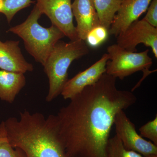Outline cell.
Returning a JSON list of instances; mask_svg holds the SVG:
<instances>
[{
  "instance_id": "cell-19",
  "label": "cell",
  "mask_w": 157,
  "mask_h": 157,
  "mask_svg": "<svg viewBox=\"0 0 157 157\" xmlns=\"http://www.w3.org/2000/svg\"><path fill=\"white\" fill-rule=\"evenodd\" d=\"M140 135L151 140L157 146V116L154 119L142 126L140 129Z\"/></svg>"
},
{
  "instance_id": "cell-16",
  "label": "cell",
  "mask_w": 157,
  "mask_h": 157,
  "mask_svg": "<svg viewBox=\"0 0 157 157\" xmlns=\"http://www.w3.org/2000/svg\"><path fill=\"white\" fill-rule=\"evenodd\" d=\"M106 157H144L132 151L128 150L123 145L119 138L115 135L109 138L106 149Z\"/></svg>"
},
{
  "instance_id": "cell-8",
  "label": "cell",
  "mask_w": 157,
  "mask_h": 157,
  "mask_svg": "<svg viewBox=\"0 0 157 157\" xmlns=\"http://www.w3.org/2000/svg\"><path fill=\"white\" fill-rule=\"evenodd\" d=\"M140 43L150 47L157 58V28L143 19L136 21L117 37V44L128 51L137 52Z\"/></svg>"
},
{
  "instance_id": "cell-1",
  "label": "cell",
  "mask_w": 157,
  "mask_h": 157,
  "mask_svg": "<svg viewBox=\"0 0 157 157\" xmlns=\"http://www.w3.org/2000/svg\"><path fill=\"white\" fill-rule=\"evenodd\" d=\"M116 83V78L104 73L55 115L67 157H106L116 115L137 100L132 91L118 89Z\"/></svg>"
},
{
  "instance_id": "cell-7",
  "label": "cell",
  "mask_w": 157,
  "mask_h": 157,
  "mask_svg": "<svg viewBox=\"0 0 157 157\" xmlns=\"http://www.w3.org/2000/svg\"><path fill=\"white\" fill-rule=\"evenodd\" d=\"M36 5L42 14L50 20L71 41L78 40L76 27L73 22L71 0H36Z\"/></svg>"
},
{
  "instance_id": "cell-6",
  "label": "cell",
  "mask_w": 157,
  "mask_h": 157,
  "mask_svg": "<svg viewBox=\"0 0 157 157\" xmlns=\"http://www.w3.org/2000/svg\"><path fill=\"white\" fill-rule=\"evenodd\" d=\"M113 125L116 135L126 149L136 152L144 157H157V146L138 135L135 125L124 110H121L116 114Z\"/></svg>"
},
{
  "instance_id": "cell-20",
  "label": "cell",
  "mask_w": 157,
  "mask_h": 157,
  "mask_svg": "<svg viewBox=\"0 0 157 157\" xmlns=\"http://www.w3.org/2000/svg\"><path fill=\"white\" fill-rule=\"evenodd\" d=\"M143 20L151 25L157 28V0H152Z\"/></svg>"
},
{
  "instance_id": "cell-5",
  "label": "cell",
  "mask_w": 157,
  "mask_h": 157,
  "mask_svg": "<svg viewBox=\"0 0 157 157\" xmlns=\"http://www.w3.org/2000/svg\"><path fill=\"white\" fill-rule=\"evenodd\" d=\"M149 49L142 52H132L121 48L117 44L109 45L107 48L109 60L106 64V73L115 78L123 79L138 71L143 72L142 79L133 88L138 87L141 82L151 73L152 59L148 55Z\"/></svg>"
},
{
  "instance_id": "cell-9",
  "label": "cell",
  "mask_w": 157,
  "mask_h": 157,
  "mask_svg": "<svg viewBox=\"0 0 157 157\" xmlns=\"http://www.w3.org/2000/svg\"><path fill=\"white\" fill-rule=\"evenodd\" d=\"M109 60L108 54H104L94 64L68 79L61 94L63 99L70 100L86 87L97 82L102 75L106 73V64Z\"/></svg>"
},
{
  "instance_id": "cell-10",
  "label": "cell",
  "mask_w": 157,
  "mask_h": 157,
  "mask_svg": "<svg viewBox=\"0 0 157 157\" xmlns=\"http://www.w3.org/2000/svg\"><path fill=\"white\" fill-rule=\"evenodd\" d=\"M152 0H123L109 29V35L117 36L147 10Z\"/></svg>"
},
{
  "instance_id": "cell-12",
  "label": "cell",
  "mask_w": 157,
  "mask_h": 157,
  "mask_svg": "<svg viewBox=\"0 0 157 157\" xmlns=\"http://www.w3.org/2000/svg\"><path fill=\"white\" fill-rule=\"evenodd\" d=\"M72 9L78 39L85 41L90 31L101 25L93 0H74Z\"/></svg>"
},
{
  "instance_id": "cell-4",
  "label": "cell",
  "mask_w": 157,
  "mask_h": 157,
  "mask_svg": "<svg viewBox=\"0 0 157 157\" xmlns=\"http://www.w3.org/2000/svg\"><path fill=\"white\" fill-rule=\"evenodd\" d=\"M89 52L87 44L81 39L70 42L59 40L57 42L43 66L49 83L47 102H52L61 95L69 79L68 70L73 61Z\"/></svg>"
},
{
  "instance_id": "cell-11",
  "label": "cell",
  "mask_w": 157,
  "mask_h": 157,
  "mask_svg": "<svg viewBox=\"0 0 157 157\" xmlns=\"http://www.w3.org/2000/svg\"><path fill=\"white\" fill-rule=\"evenodd\" d=\"M19 43L18 41H0L1 70L23 74L33 70V66L23 55Z\"/></svg>"
},
{
  "instance_id": "cell-18",
  "label": "cell",
  "mask_w": 157,
  "mask_h": 157,
  "mask_svg": "<svg viewBox=\"0 0 157 157\" xmlns=\"http://www.w3.org/2000/svg\"><path fill=\"white\" fill-rule=\"evenodd\" d=\"M109 35V30L100 25L90 31L85 41L88 46L97 48L107 40Z\"/></svg>"
},
{
  "instance_id": "cell-13",
  "label": "cell",
  "mask_w": 157,
  "mask_h": 157,
  "mask_svg": "<svg viewBox=\"0 0 157 157\" xmlns=\"http://www.w3.org/2000/svg\"><path fill=\"white\" fill-rule=\"evenodd\" d=\"M26 83L23 73L0 69V100L12 104Z\"/></svg>"
},
{
  "instance_id": "cell-17",
  "label": "cell",
  "mask_w": 157,
  "mask_h": 157,
  "mask_svg": "<svg viewBox=\"0 0 157 157\" xmlns=\"http://www.w3.org/2000/svg\"><path fill=\"white\" fill-rule=\"evenodd\" d=\"M0 157H27L21 149L13 147L10 144L4 121L0 124Z\"/></svg>"
},
{
  "instance_id": "cell-2",
  "label": "cell",
  "mask_w": 157,
  "mask_h": 157,
  "mask_svg": "<svg viewBox=\"0 0 157 157\" xmlns=\"http://www.w3.org/2000/svg\"><path fill=\"white\" fill-rule=\"evenodd\" d=\"M7 138L13 147H18L27 157H67L61 142L55 115L47 117L27 109L20 112L19 119L4 121Z\"/></svg>"
},
{
  "instance_id": "cell-14",
  "label": "cell",
  "mask_w": 157,
  "mask_h": 157,
  "mask_svg": "<svg viewBox=\"0 0 157 157\" xmlns=\"http://www.w3.org/2000/svg\"><path fill=\"white\" fill-rule=\"evenodd\" d=\"M123 0H93L101 25L109 30Z\"/></svg>"
},
{
  "instance_id": "cell-15",
  "label": "cell",
  "mask_w": 157,
  "mask_h": 157,
  "mask_svg": "<svg viewBox=\"0 0 157 157\" xmlns=\"http://www.w3.org/2000/svg\"><path fill=\"white\" fill-rule=\"evenodd\" d=\"M34 2L32 0H0V13L6 16L9 24L17 12Z\"/></svg>"
},
{
  "instance_id": "cell-21",
  "label": "cell",
  "mask_w": 157,
  "mask_h": 157,
  "mask_svg": "<svg viewBox=\"0 0 157 157\" xmlns=\"http://www.w3.org/2000/svg\"></svg>"
},
{
  "instance_id": "cell-3",
  "label": "cell",
  "mask_w": 157,
  "mask_h": 157,
  "mask_svg": "<svg viewBox=\"0 0 157 157\" xmlns=\"http://www.w3.org/2000/svg\"><path fill=\"white\" fill-rule=\"evenodd\" d=\"M42 14L36 5L23 22L8 31L20 37L28 52L43 66L55 45L65 36L56 26L45 28L40 25L38 21Z\"/></svg>"
}]
</instances>
